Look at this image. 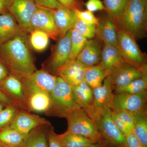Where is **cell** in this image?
I'll return each instance as SVG.
<instances>
[{
    "mask_svg": "<svg viewBox=\"0 0 147 147\" xmlns=\"http://www.w3.org/2000/svg\"></svg>",
    "mask_w": 147,
    "mask_h": 147,
    "instance_id": "50",
    "label": "cell"
},
{
    "mask_svg": "<svg viewBox=\"0 0 147 147\" xmlns=\"http://www.w3.org/2000/svg\"><path fill=\"white\" fill-rule=\"evenodd\" d=\"M0 102L3 103L5 107L14 104L13 101L0 89Z\"/></svg>",
    "mask_w": 147,
    "mask_h": 147,
    "instance_id": "44",
    "label": "cell"
},
{
    "mask_svg": "<svg viewBox=\"0 0 147 147\" xmlns=\"http://www.w3.org/2000/svg\"><path fill=\"white\" fill-rule=\"evenodd\" d=\"M50 125L38 127L25 136L21 147H48L47 131Z\"/></svg>",
    "mask_w": 147,
    "mask_h": 147,
    "instance_id": "23",
    "label": "cell"
},
{
    "mask_svg": "<svg viewBox=\"0 0 147 147\" xmlns=\"http://www.w3.org/2000/svg\"><path fill=\"white\" fill-rule=\"evenodd\" d=\"M10 73L6 66L0 60V82L6 78Z\"/></svg>",
    "mask_w": 147,
    "mask_h": 147,
    "instance_id": "45",
    "label": "cell"
},
{
    "mask_svg": "<svg viewBox=\"0 0 147 147\" xmlns=\"http://www.w3.org/2000/svg\"><path fill=\"white\" fill-rule=\"evenodd\" d=\"M95 36L105 44L118 46V36L117 26L108 16L99 20L96 26Z\"/></svg>",
    "mask_w": 147,
    "mask_h": 147,
    "instance_id": "20",
    "label": "cell"
},
{
    "mask_svg": "<svg viewBox=\"0 0 147 147\" xmlns=\"http://www.w3.org/2000/svg\"><path fill=\"white\" fill-rule=\"evenodd\" d=\"M124 62L118 46L104 44L101 53L100 65L111 71Z\"/></svg>",
    "mask_w": 147,
    "mask_h": 147,
    "instance_id": "22",
    "label": "cell"
},
{
    "mask_svg": "<svg viewBox=\"0 0 147 147\" xmlns=\"http://www.w3.org/2000/svg\"><path fill=\"white\" fill-rule=\"evenodd\" d=\"M65 118L67 122V131L95 143L104 140L95 121L82 108L74 110Z\"/></svg>",
    "mask_w": 147,
    "mask_h": 147,
    "instance_id": "4",
    "label": "cell"
},
{
    "mask_svg": "<svg viewBox=\"0 0 147 147\" xmlns=\"http://www.w3.org/2000/svg\"><path fill=\"white\" fill-rule=\"evenodd\" d=\"M19 110L14 104L5 107L0 112V130L10 126Z\"/></svg>",
    "mask_w": 147,
    "mask_h": 147,
    "instance_id": "33",
    "label": "cell"
},
{
    "mask_svg": "<svg viewBox=\"0 0 147 147\" xmlns=\"http://www.w3.org/2000/svg\"><path fill=\"white\" fill-rule=\"evenodd\" d=\"M71 30L58 40L46 64L47 69L45 70L53 75L56 76L58 70L69 61L71 51Z\"/></svg>",
    "mask_w": 147,
    "mask_h": 147,
    "instance_id": "10",
    "label": "cell"
},
{
    "mask_svg": "<svg viewBox=\"0 0 147 147\" xmlns=\"http://www.w3.org/2000/svg\"><path fill=\"white\" fill-rule=\"evenodd\" d=\"M112 118L116 126L119 129V130L123 134L125 137L126 135L133 132V130L129 127L125 123L123 122L119 119L117 117L115 113L112 110Z\"/></svg>",
    "mask_w": 147,
    "mask_h": 147,
    "instance_id": "37",
    "label": "cell"
},
{
    "mask_svg": "<svg viewBox=\"0 0 147 147\" xmlns=\"http://www.w3.org/2000/svg\"><path fill=\"white\" fill-rule=\"evenodd\" d=\"M0 147H3L1 146V145H0Z\"/></svg>",
    "mask_w": 147,
    "mask_h": 147,
    "instance_id": "49",
    "label": "cell"
},
{
    "mask_svg": "<svg viewBox=\"0 0 147 147\" xmlns=\"http://www.w3.org/2000/svg\"><path fill=\"white\" fill-rule=\"evenodd\" d=\"M0 89L19 109L28 111V98L21 78L10 73L6 78L0 82Z\"/></svg>",
    "mask_w": 147,
    "mask_h": 147,
    "instance_id": "11",
    "label": "cell"
},
{
    "mask_svg": "<svg viewBox=\"0 0 147 147\" xmlns=\"http://www.w3.org/2000/svg\"><path fill=\"white\" fill-rule=\"evenodd\" d=\"M50 125V122L46 119L27 110L20 109L9 127L26 136L34 129L41 125Z\"/></svg>",
    "mask_w": 147,
    "mask_h": 147,
    "instance_id": "14",
    "label": "cell"
},
{
    "mask_svg": "<svg viewBox=\"0 0 147 147\" xmlns=\"http://www.w3.org/2000/svg\"><path fill=\"white\" fill-rule=\"evenodd\" d=\"M71 89L77 105L85 110L92 118L94 105L92 89L84 81L75 86H71Z\"/></svg>",
    "mask_w": 147,
    "mask_h": 147,
    "instance_id": "17",
    "label": "cell"
},
{
    "mask_svg": "<svg viewBox=\"0 0 147 147\" xmlns=\"http://www.w3.org/2000/svg\"><path fill=\"white\" fill-rule=\"evenodd\" d=\"M134 125L133 133L144 147H147V110L133 114Z\"/></svg>",
    "mask_w": 147,
    "mask_h": 147,
    "instance_id": "26",
    "label": "cell"
},
{
    "mask_svg": "<svg viewBox=\"0 0 147 147\" xmlns=\"http://www.w3.org/2000/svg\"><path fill=\"white\" fill-rule=\"evenodd\" d=\"M115 24L136 40L145 37L147 28V0H129L123 14Z\"/></svg>",
    "mask_w": 147,
    "mask_h": 147,
    "instance_id": "2",
    "label": "cell"
},
{
    "mask_svg": "<svg viewBox=\"0 0 147 147\" xmlns=\"http://www.w3.org/2000/svg\"><path fill=\"white\" fill-rule=\"evenodd\" d=\"M5 106L3 103L0 102V112L4 108Z\"/></svg>",
    "mask_w": 147,
    "mask_h": 147,
    "instance_id": "47",
    "label": "cell"
},
{
    "mask_svg": "<svg viewBox=\"0 0 147 147\" xmlns=\"http://www.w3.org/2000/svg\"><path fill=\"white\" fill-rule=\"evenodd\" d=\"M95 122L102 138L111 146L127 147L125 137L119 130L112 118L111 109L105 111Z\"/></svg>",
    "mask_w": 147,
    "mask_h": 147,
    "instance_id": "8",
    "label": "cell"
},
{
    "mask_svg": "<svg viewBox=\"0 0 147 147\" xmlns=\"http://www.w3.org/2000/svg\"><path fill=\"white\" fill-rule=\"evenodd\" d=\"M87 68L76 59L69 61L58 70L56 76L70 86H75L84 81Z\"/></svg>",
    "mask_w": 147,
    "mask_h": 147,
    "instance_id": "16",
    "label": "cell"
},
{
    "mask_svg": "<svg viewBox=\"0 0 147 147\" xmlns=\"http://www.w3.org/2000/svg\"><path fill=\"white\" fill-rule=\"evenodd\" d=\"M36 7L34 0H13L9 13L28 33L30 32V21Z\"/></svg>",
    "mask_w": 147,
    "mask_h": 147,
    "instance_id": "13",
    "label": "cell"
},
{
    "mask_svg": "<svg viewBox=\"0 0 147 147\" xmlns=\"http://www.w3.org/2000/svg\"><path fill=\"white\" fill-rule=\"evenodd\" d=\"M147 98V90L136 94H114L111 110L136 114L146 110Z\"/></svg>",
    "mask_w": 147,
    "mask_h": 147,
    "instance_id": "7",
    "label": "cell"
},
{
    "mask_svg": "<svg viewBox=\"0 0 147 147\" xmlns=\"http://www.w3.org/2000/svg\"><path fill=\"white\" fill-rule=\"evenodd\" d=\"M29 42L32 48L37 52H42L47 48L50 37L44 32L33 30L30 32Z\"/></svg>",
    "mask_w": 147,
    "mask_h": 147,
    "instance_id": "31",
    "label": "cell"
},
{
    "mask_svg": "<svg viewBox=\"0 0 147 147\" xmlns=\"http://www.w3.org/2000/svg\"><path fill=\"white\" fill-rule=\"evenodd\" d=\"M88 39L80 34L74 29L71 30V51L69 61L76 59L83 49Z\"/></svg>",
    "mask_w": 147,
    "mask_h": 147,
    "instance_id": "32",
    "label": "cell"
},
{
    "mask_svg": "<svg viewBox=\"0 0 147 147\" xmlns=\"http://www.w3.org/2000/svg\"><path fill=\"white\" fill-rule=\"evenodd\" d=\"M110 145V144L105 140H103L101 142L94 143L89 147H108Z\"/></svg>",
    "mask_w": 147,
    "mask_h": 147,
    "instance_id": "46",
    "label": "cell"
},
{
    "mask_svg": "<svg viewBox=\"0 0 147 147\" xmlns=\"http://www.w3.org/2000/svg\"><path fill=\"white\" fill-rule=\"evenodd\" d=\"M73 29L88 39H92L95 36L96 26L87 24L77 18Z\"/></svg>",
    "mask_w": 147,
    "mask_h": 147,
    "instance_id": "34",
    "label": "cell"
},
{
    "mask_svg": "<svg viewBox=\"0 0 147 147\" xmlns=\"http://www.w3.org/2000/svg\"><path fill=\"white\" fill-rule=\"evenodd\" d=\"M129 0H103V5L108 16L115 24L126 9Z\"/></svg>",
    "mask_w": 147,
    "mask_h": 147,
    "instance_id": "28",
    "label": "cell"
},
{
    "mask_svg": "<svg viewBox=\"0 0 147 147\" xmlns=\"http://www.w3.org/2000/svg\"><path fill=\"white\" fill-rule=\"evenodd\" d=\"M127 147H144L133 132L125 136Z\"/></svg>",
    "mask_w": 147,
    "mask_h": 147,
    "instance_id": "41",
    "label": "cell"
},
{
    "mask_svg": "<svg viewBox=\"0 0 147 147\" xmlns=\"http://www.w3.org/2000/svg\"><path fill=\"white\" fill-rule=\"evenodd\" d=\"M85 5L87 10L92 12L105 9L103 3L100 0H88Z\"/></svg>",
    "mask_w": 147,
    "mask_h": 147,
    "instance_id": "40",
    "label": "cell"
},
{
    "mask_svg": "<svg viewBox=\"0 0 147 147\" xmlns=\"http://www.w3.org/2000/svg\"><path fill=\"white\" fill-rule=\"evenodd\" d=\"M111 72L102 66L100 64L88 67L85 72L84 81L92 89L100 86L102 82Z\"/></svg>",
    "mask_w": 147,
    "mask_h": 147,
    "instance_id": "24",
    "label": "cell"
},
{
    "mask_svg": "<svg viewBox=\"0 0 147 147\" xmlns=\"http://www.w3.org/2000/svg\"><path fill=\"white\" fill-rule=\"evenodd\" d=\"M147 66L142 69L123 62L111 71L110 76L113 82V90L123 87L143 75Z\"/></svg>",
    "mask_w": 147,
    "mask_h": 147,
    "instance_id": "15",
    "label": "cell"
},
{
    "mask_svg": "<svg viewBox=\"0 0 147 147\" xmlns=\"http://www.w3.org/2000/svg\"><path fill=\"white\" fill-rule=\"evenodd\" d=\"M24 32L10 13H0V45Z\"/></svg>",
    "mask_w": 147,
    "mask_h": 147,
    "instance_id": "21",
    "label": "cell"
},
{
    "mask_svg": "<svg viewBox=\"0 0 147 147\" xmlns=\"http://www.w3.org/2000/svg\"><path fill=\"white\" fill-rule=\"evenodd\" d=\"M116 115L123 122L133 130L134 125V118L133 115L127 112H115Z\"/></svg>",
    "mask_w": 147,
    "mask_h": 147,
    "instance_id": "39",
    "label": "cell"
},
{
    "mask_svg": "<svg viewBox=\"0 0 147 147\" xmlns=\"http://www.w3.org/2000/svg\"><path fill=\"white\" fill-rule=\"evenodd\" d=\"M48 147H64L58 139L57 134L54 131L52 125L49 126L47 131Z\"/></svg>",
    "mask_w": 147,
    "mask_h": 147,
    "instance_id": "36",
    "label": "cell"
},
{
    "mask_svg": "<svg viewBox=\"0 0 147 147\" xmlns=\"http://www.w3.org/2000/svg\"><path fill=\"white\" fill-rule=\"evenodd\" d=\"M58 1L64 7L72 9H79L81 6V3L79 0H58Z\"/></svg>",
    "mask_w": 147,
    "mask_h": 147,
    "instance_id": "42",
    "label": "cell"
},
{
    "mask_svg": "<svg viewBox=\"0 0 147 147\" xmlns=\"http://www.w3.org/2000/svg\"><path fill=\"white\" fill-rule=\"evenodd\" d=\"M112 146H111V145H109V146H108V147H112Z\"/></svg>",
    "mask_w": 147,
    "mask_h": 147,
    "instance_id": "48",
    "label": "cell"
},
{
    "mask_svg": "<svg viewBox=\"0 0 147 147\" xmlns=\"http://www.w3.org/2000/svg\"><path fill=\"white\" fill-rule=\"evenodd\" d=\"M102 50L100 45L96 40H87L76 60L85 67H90L100 63Z\"/></svg>",
    "mask_w": 147,
    "mask_h": 147,
    "instance_id": "19",
    "label": "cell"
},
{
    "mask_svg": "<svg viewBox=\"0 0 147 147\" xmlns=\"http://www.w3.org/2000/svg\"><path fill=\"white\" fill-rule=\"evenodd\" d=\"M13 0H0V13H7Z\"/></svg>",
    "mask_w": 147,
    "mask_h": 147,
    "instance_id": "43",
    "label": "cell"
},
{
    "mask_svg": "<svg viewBox=\"0 0 147 147\" xmlns=\"http://www.w3.org/2000/svg\"><path fill=\"white\" fill-rule=\"evenodd\" d=\"M57 136L64 147H89L95 143L67 131L62 134H57Z\"/></svg>",
    "mask_w": 147,
    "mask_h": 147,
    "instance_id": "29",
    "label": "cell"
},
{
    "mask_svg": "<svg viewBox=\"0 0 147 147\" xmlns=\"http://www.w3.org/2000/svg\"><path fill=\"white\" fill-rule=\"evenodd\" d=\"M35 30L44 32L55 40L60 38L55 25L52 9L37 5L30 21V32Z\"/></svg>",
    "mask_w": 147,
    "mask_h": 147,
    "instance_id": "12",
    "label": "cell"
},
{
    "mask_svg": "<svg viewBox=\"0 0 147 147\" xmlns=\"http://www.w3.org/2000/svg\"><path fill=\"white\" fill-rule=\"evenodd\" d=\"M57 76L44 69L36 70L30 76L21 79L27 97L37 92L50 94L55 86Z\"/></svg>",
    "mask_w": 147,
    "mask_h": 147,
    "instance_id": "6",
    "label": "cell"
},
{
    "mask_svg": "<svg viewBox=\"0 0 147 147\" xmlns=\"http://www.w3.org/2000/svg\"><path fill=\"white\" fill-rule=\"evenodd\" d=\"M147 88V69H145L140 78L132 81L123 87L115 89V94H136L146 90Z\"/></svg>",
    "mask_w": 147,
    "mask_h": 147,
    "instance_id": "30",
    "label": "cell"
},
{
    "mask_svg": "<svg viewBox=\"0 0 147 147\" xmlns=\"http://www.w3.org/2000/svg\"><path fill=\"white\" fill-rule=\"evenodd\" d=\"M113 82L110 75L107 76L100 86L92 89L94 97L92 118L94 121L103 113L112 109L114 100Z\"/></svg>",
    "mask_w": 147,
    "mask_h": 147,
    "instance_id": "9",
    "label": "cell"
},
{
    "mask_svg": "<svg viewBox=\"0 0 147 147\" xmlns=\"http://www.w3.org/2000/svg\"><path fill=\"white\" fill-rule=\"evenodd\" d=\"M36 5L49 9L55 10L62 5L58 0H34Z\"/></svg>",
    "mask_w": 147,
    "mask_h": 147,
    "instance_id": "38",
    "label": "cell"
},
{
    "mask_svg": "<svg viewBox=\"0 0 147 147\" xmlns=\"http://www.w3.org/2000/svg\"><path fill=\"white\" fill-rule=\"evenodd\" d=\"M77 18L87 24L97 26L99 20L94 16L93 12L88 10L81 11L79 9H74Z\"/></svg>",
    "mask_w": 147,
    "mask_h": 147,
    "instance_id": "35",
    "label": "cell"
},
{
    "mask_svg": "<svg viewBox=\"0 0 147 147\" xmlns=\"http://www.w3.org/2000/svg\"><path fill=\"white\" fill-rule=\"evenodd\" d=\"M119 50L125 62L142 69L147 66L146 58L131 35L117 26Z\"/></svg>",
    "mask_w": 147,
    "mask_h": 147,
    "instance_id": "5",
    "label": "cell"
},
{
    "mask_svg": "<svg viewBox=\"0 0 147 147\" xmlns=\"http://www.w3.org/2000/svg\"><path fill=\"white\" fill-rule=\"evenodd\" d=\"M53 17L60 38L73 29L77 19L74 9L63 5L53 10Z\"/></svg>",
    "mask_w": 147,
    "mask_h": 147,
    "instance_id": "18",
    "label": "cell"
},
{
    "mask_svg": "<svg viewBox=\"0 0 147 147\" xmlns=\"http://www.w3.org/2000/svg\"><path fill=\"white\" fill-rule=\"evenodd\" d=\"M26 32L0 45V60L19 78L30 75L36 70Z\"/></svg>",
    "mask_w": 147,
    "mask_h": 147,
    "instance_id": "1",
    "label": "cell"
},
{
    "mask_svg": "<svg viewBox=\"0 0 147 147\" xmlns=\"http://www.w3.org/2000/svg\"><path fill=\"white\" fill-rule=\"evenodd\" d=\"M51 104L50 94L37 92L30 95L27 101L28 112L45 113L48 111Z\"/></svg>",
    "mask_w": 147,
    "mask_h": 147,
    "instance_id": "25",
    "label": "cell"
},
{
    "mask_svg": "<svg viewBox=\"0 0 147 147\" xmlns=\"http://www.w3.org/2000/svg\"><path fill=\"white\" fill-rule=\"evenodd\" d=\"M51 104L46 116L65 118L80 107L74 100L71 86L57 76L55 86L50 94Z\"/></svg>",
    "mask_w": 147,
    "mask_h": 147,
    "instance_id": "3",
    "label": "cell"
},
{
    "mask_svg": "<svg viewBox=\"0 0 147 147\" xmlns=\"http://www.w3.org/2000/svg\"><path fill=\"white\" fill-rule=\"evenodd\" d=\"M25 136L9 126L0 130V145L3 147H21Z\"/></svg>",
    "mask_w": 147,
    "mask_h": 147,
    "instance_id": "27",
    "label": "cell"
}]
</instances>
